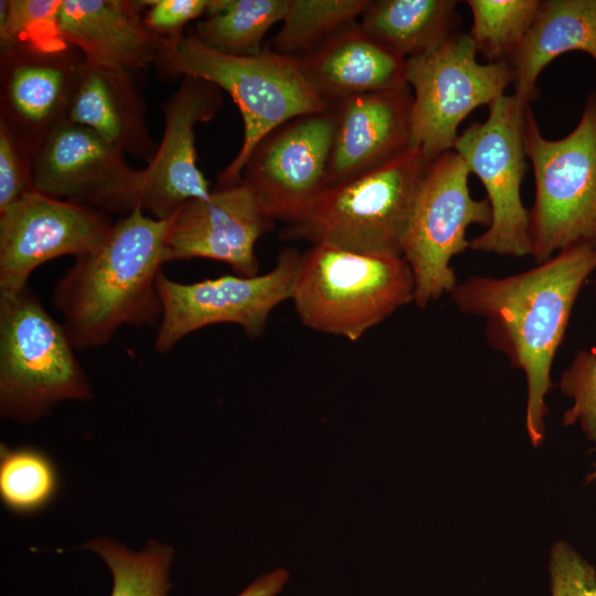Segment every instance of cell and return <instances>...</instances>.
Masks as SVG:
<instances>
[{
	"label": "cell",
	"instance_id": "cell-1",
	"mask_svg": "<svg viewBox=\"0 0 596 596\" xmlns=\"http://www.w3.org/2000/svg\"><path fill=\"white\" fill-rule=\"evenodd\" d=\"M595 270L596 247L578 244L515 275L468 277L450 292L458 310L485 320L491 347L523 372L525 428L533 447L545 436L554 356L577 296Z\"/></svg>",
	"mask_w": 596,
	"mask_h": 596
},
{
	"label": "cell",
	"instance_id": "cell-2",
	"mask_svg": "<svg viewBox=\"0 0 596 596\" xmlns=\"http://www.w3.org/2000/svg\"><path fill=\"white\" fill-rule=\"evenodd\" d=\"M168 225L138 206L56 280L53 302L76 350L107 344L124 326L158 327L156 280L166 264Z\"/></svg>",
	"mask_w": 596,
	"mask_h": 596
},
{
	"label": "cell",
	"instance_id": "cell-3",
	"mask_svg": "<svg viewBox=\"0 0 596 596\" xmlns=\"http://www.w3.org/2000/svg\"><path fill=\"white\" fill-rule=\"evenodd\" d=\"M155 39L153 66L162 79L192 76L209 81L225 91L241 111L243 142L217 174L219 187L242 182L247 157L268 132L295 117L331 108L306 78L299 58L265 47L257 55L223 54L192 33Z\"/></svg>",
	"mask_w": 596,
	"mask_h": 596
},
{
	"label": "cell",
	"instance_id": "cell-4",
	"mask_svg": "<svg viewBox=\"0 0 596 596\" xmlns=\"http://www.w3.org/2000/svg\"><path fill=\"white\" fill-rule=\"evenodd\" d=\"M430 161L408 148L391 161L348 181L327 187L284 240L380 256H403V243Z\"/></svg>",
	"mask_w": 596,
	"mask_h": 596
},
{
	"label": "cell",
	"instance_id": "cell-5",
	"mask_svg": "<svg viewBox=\"0 0 596 596\" xmlns=\"http://www.w3.org/2000/svg\"><path fill=\"white\" fill-rule=\"evenodd\" d=\"M414 298L403 256L312 245L300 256L290 299L304 326L354 342Z\"/></svg>",
	"mask_w": 596,
	"mask_h": 596
},
{
	"label": "cell",
	"instance_id": "cell-6",
	"mask_svg": "<svg viewBox=\"0 0 596 596\" xmlns=\"http://www.w3.org/2000/svg\"><path fill=\"white\" fill-rule=\"evenodd\" d=\"M63 323L28 285L0 297V414L19 423L62 401H88L91 385Z\"/></svg>",
	"mask_w": 596,
	"mask_h": 596
},
{
	"label": "cell",
	"instance_id": "cell-7",
	"mask_svg": "<svg viewBox=\"0 0 596 596\" xmlns=\"http://www.w3.org/2000/svg\"><path fill=\"white\" fill-rule=\"evenodd\" d=\"M524 142L535 183L530 210L535 262L578 244L596 247V91L586 100L577 126L558 140L541 135L529 106Z\"/></svg>",
	"mask_w": 596,
	"mask_h": 596
},
{
	"label": "cell",
	"instance_id": "cell-8",
	"mask_svg": "<svg viewBox=\"0 0 596 596\" xmlns=\"http://www.w3.org/2000/svg\"><path fill=\"white\" fill-rule=\"evenodd\" d=\"M476 55L469 34L455 32L433 51L406 60L405 79L414 92L409 148L429 161L454 150L462 120L512 83L508 62L481 64Z\"/></svg>",
	"mask_w": 596,
	"mask_h": 596
},
{
	"label": "cell",
	"instance_id": "cell-9",
	"mask_svg": "<svg viewBox=\"0 0 596 596\" xmlns=\"http://www.w3.org/2000/svg\"><path fill=\"white\" fill-rule=\"evenodd\" d=\"M469 173L460 156L450 150L430 161L421 184L403 243L417 307L451 292L458 281L450 262L469 248L467 228L491 224L490 203L471 196Z\"/></svg>",
	"mask_w": 596,
	"mask_h": 596
},
{
	"label": "cell",
	"instance_id": "cell-10",
	"mask_svg": "<svg viewBox=\"0 0 596 596\" xmlns=\"http://www.w3.org/2000/svg\"><path fill=\"white\" fill-rule=\"evenodd\" d=\"M514 95L489 105L483 123L470 124L454 150L483 184L491 207V224L469 242V248L503 256H532L530 210L521 199L526 171L525 110Z\"/></svg>",
	"mask_w": 596,
	"mask_h": 596
},
{
	"label": "cell",
	"instance_id": "cell-11",
	"mask_svg": "<svg viewBox=\"0 0 596 596\" xmlns=\"http://www.w3.org/2000/svg\"><path fill=\"white\" fill-rule=\"evenodd\" d=\"M300 256L297 249L284 247L265 274L223 275L190 284L174 281L161 270L156 287L162 316L155 350L168 353L187 336L219 323L237 324L249 339L258 338L272 311L291 298Z\"/></svg>",
	"mask_w": 596,
	"mask_h": 596
},
{
	"label": "cell",
	"instance_id": "cell-12",
	"mask_svg": "<svg viewBox=\"0 0 596 596\" xmlns=\"http://www.w3.org/2000/svg\"><path fill=\"white\" fill-rule=\"evenodd\" d=\"M337 127L330 109L295 117L264 136L247 157L242 181L274 220L299 219L327 188Z\"/></svg>",
	"mask_w": 596,
	"mask_h": 596
},
{
	"label": "cell",
	"instance_id": "cell-13",
	"mask_svg": "<svg viewBox=\"0 0 596 596\" xmlns=\"http://www.w3.org/2000/svg\"><path fill=\"white\" fill-rule=\"evenodd\" d=\"M107 213L33 190L0 212V297L29 284L32 273L56 257H77L107 236Z\"/></svg>",
	"mask_w": 596,
	"mask_h": 596
},
{
	"label": "cell",
	"instance_id": "cell-14",
	"mask_svg": "<svg viewBox=\"0 0 596 596\" xmlns=\"http://www.w3.org/2000/svg\"><path fill=\"white\" fill-rule=\"evenodd\" d=\"M33 177L38 192L107 214L126 215L139 206L141 169L77 124L61 125L36 148Z\"/></svg>",
	"mask_w": 596,
	"mask_h": 596
},
{
	"label": "cell",
	"instance_id": "cell-15",
	"mask_svg": "<svg viewBox=\"0 0 596 596\" xmlns=\"http://www.w3.org/2000/svg\"><path fill=\"white\" fill-rule=\"evenodd\" d=\"M222 89L192 76L161 104L164 128L157 151L141 169L140 209L169 220L188 201L210 196L209 182L196 164L194 127L212 120L223 104Z\"/></svg>",
	"mask_w": 596,
	"mask_h": 596
},
{
	"label": "cell",
	"instance_id": "cell-16",
	"mask_svg": "<svg viewBox=\"0 0 596 596\" xmlns=\"http://www.w3.org/2000/svg\"><path fill=\"white\" fill-rule=\"evenodd\" d=\"M274 222L245 182L219 187L169 219L166 263L207 258L230 265L238 276L258 275L255 245Z\"/></svg>",
	"mask_w": 596,
	"mask_h": 596
},
{
	"label": "cell",
	"instance_id": "cell-17",
	"mask_svg": "<svg viewBox=\"0 0 596 596\" xmlns=\"http://www.w3.org/2000/svg\"><path fill=\"white\" fill-rule=\"evenodd\" d=\"M84 63L67 42L0 49V120L35 151L68 121Z\"/></svg>",
	"mask_w": 596,
	"mask_h": 596
},
{
	"label": "cell",
	"instance_id": "cell-18",
	"mask_svg": "<svg viewBox=\"0 0 596 596\" xmlns=\"http://www.w3.org/2000/svg\"><path fill=\"white\" fill-rule=\"evenodd\" d=\"M413 94L408 84L361 93L331 106L337 127L327 187L366 173L409 148Z\"/></svg>",
	"mask_w": 596,
	"mask_h": 596
},
{
	"label": "cell",
	"instance_id": "cell-19",
	"mask_svg": "<svg viewBox=\"0 0 596 596\" xmlns=\"http://www.w3.org/2000/svg\"><path fill=\"white\" fill-rule=\"evenodd\" d=\"M146 7V0H62L60 32L87 63L143 72L157 49L143 22Z\"/></svg>",
	"mask_w": 596,
	"mask_h": 596
},
{
	"label": "cell",
	"instance_id": "cell-20",
	"mask_svg": "<svg viewBox=\"0 0 596 596\" xmlns=\"http://www.w3.org/2000/svg\"><path fill=\"white\" fill-rule=\"evenodd\" d=\"M85 62L71 103L68 123L84 126L110 147L147 163L158 143L151 137L137 74Z\"/></svg>",
	"mask_w": 596,
	"mask_h": 596
},
{
	"label": "cell",
	"instance_id": "cell-21",
	"mask_svg": "<svg viewBox=\"0 0 596 596\" xmlns=\"http://www.w3.org/2000/svg\"><path fill=\"white\" fill-rule=\"evenodd\" d=\"M301 67L330 106L353 95L407 84L406 60L371 38L358 22L304 57Z\"/></svg>",
	"mask_w": 596,
	"mask_h": 596
},
{
	"label": "cell",
	"instance_id": "cell-22",
	"mask_svg": "<svg viewBox=\"0 0 596 596\" xmlns=\"http://www.w3.org/2000/svg\"><path fill=\"white\" fill-rule=\"evenodd\" d=\"M582 51L596 63V0L542 1L509 64L515 98L524 106L536 98L542 70L561 54Z\"/></svg>",
	"mask_w": 596,
	"mask_h": 596
},
{
	"label": "cell",
	"instance_id": "cell-23",
	"mask_svg": "<svg viewBox=\"0 0 596 596\" xmlns=\"http://www.w3.org/2000/svg\"><path fill=\"white\" fill-rule=\"evenodd\" d=\"M457 4L456 0H368L358 23L407 60L433 51L456 32Z\"/></svg>",
	"mask_w": 596,
	"mask_h": 596
},
{
	"label": "cell",
	"instance_id": "cell-24",
	"mask_svg": "<svg viewBox=\"0 0 596 596\" xmlns=\"http://www.w3.org/2000/svg\"><path fill=\"white\" fill-rule=\"evenodd\" d=\"M287 7L288 0H210L205 19L191 33L216 52L257 55L265 34L283 21Z\"/></svg>",
	"mask_w": 596,
	"mask_h": 596
},
{
	"label": "cell",
	"instance_id": "cell-25",
	"mask_svg": "<svg viewBox=\"0 0 596 596\" xmlns=\"http://www.w3.org/2000/svg\"><path fill=\"white\" fill-rule=\"evenodd\" d=\"M368 0H288L281 28L265 49L302 60L358 22Z\"/></svg>",
	"mask_w": 596,
	"mask_h": 596
},
{
	"label": "cell",
	"instance_id": "cell-26",
	"mask_svg": "<svg viewBox=\"0 0 596 596\" xmlns=\"http://www.w3.org/2000/svg\"><path fill=\"white\" fill-rule=\"evenodd\" d=\"M97 553L113 576L110 596H167L171 584L169 570L173 550L149 541L141 552H134L106 538L88 541L83 546Z\"/></svg>",
	"mask_w": 596,
	"mask_h": 596
},
{
	"label": "cell",
	"instance_id": "cell-27",
	"mask_svg": "<svg viewBox=\"0 0 596 596\" xmlns=\"http://www.w3.org/2000/svg\"><path fill=\"white\" fill-rule=\"evenodd\" d=\"M539 0H468V33L488 63L508 62L524 40L541 7Z\"/></svg>",
	"mask_w": 596,
	"mask_h": 596
},
{
	"label": "cell",
	"instance_id": "cell-28",
	"mask_svg": "<svg viewBox=\"0 0 596 596\" xmlns=\"http://www.w3.org/2000/svg\"><path fill=\"white\" fill-rule=\"evenodd\" d=\"M56 469L46 455L32 447H0V497L15 513L28 514L47 505L58 487Z\"/></svg>",
	"mask_w": 596,
	"mask_h": 596
},
{
	"label": "cell",
	"instance_id": "cell-29",
	"mask_svg": "<svg viewBox=\"0 0 596 596\" xmlns=\"http://www.w3.org/2000/svg\"><path fill=\"white\" fill-rule=\"evenodd\" d=\"M62 0H1L0 49L66 42L58 26Z\"/></svg>",
	"mask_w": 596,
	"mask_h": 596
},
{
	"label": "cell",
	"instance_id": "cell-30",
	"mask_svg": "<svg viewBox=\"0 0 596 596\" xmlns=\"http://www.w3.org/2000/svg\"><path fill=\"white\" fill-rule=\"evenodd\" d=\"M560 389L572 402L563 414V425H578L596 451V354L579 350L562 373ZM596 482V464L587 475Z\"/></svg>",
	"mask_w": 596,
	"mask_h": 596
},
{
	"label": "cell",
	"instance_id": "cell-31",
	"mask_svg": "<svg viewBox=\"0 0 596 596\" xmlns=\"http://www.w3.org/2000/svg\"><path fill=\"white\" fill-rule=\"evenodd\" d=\"M34 150L0 120V212L35 190Z\"/></svg>",
	"mask_w": 596,
	"mask_h": 596
},
{
	"label": "cell",
	"instance_id": "cell-32",
	"mask_svg": "<svg viewBox=\"0 0 596 596\" xmlns=\"http://www.w3.org/2000/svg\"><path fill=\"white\" fill-rule=\"evenodd\" d=\"M550 596H596V571L567 542H556L549 560Z\"/></svg>",
	"mask_w": 596,
	"mask_h": 596
},
{
	"label": "cell",
	"instance_id": "cell-33",
	"mask_svg": "<svg viewBox=\"0 0 596 596\" xmlns=\"http://www.w3.org/2000/svg\"><path fill=\"white\" fill-rule=\"evenodd\" d=\"M146 28L155 38H168L182 34L190 21L205 14L210 0H146Z\"/></svg>",
	"mask_w": 596,
	"mask_h": 596
},
{
	"label": "cell",
	"instance_id": "cell-34",
	"mask_svg": "<svg viewBox=\"0 0 596 596\" xmlns=\"http://www.w3.org/2000/svg\"><path fill=\"white\" fill-rule=\"evenodd\" d=\"M288 578L286 570L277 568L257 578L237 596H276Z\"/></svg>",
	"mask_w": 596,
	"mask_h": 596
}]
</instances>
